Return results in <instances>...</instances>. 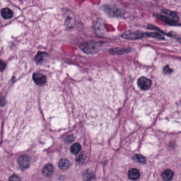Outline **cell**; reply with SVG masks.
Returning a JSON list of instances; mask_svg holds the SVG:
<instances>
[{
    "label": "cell",
    "instance_id": "obj_1",
    "mask_svg": "<svg viewBox=\"0 0 181 181\" xmlns=\"http://www.w3.org/2000/svg\"><path fill=\"white\" fill-rule=\"evenodd\" d=\"M122 37L125 39L136 40L145 37H153L160 40L164 39L162 34L157 32H144L139 31L128 30L124 32Z\"/></svg>",
    "mask_w": 181,
    "mask_h": 181
},
{
    "label": "cell",
    "instance_id": "obj_2",
    "mask_svg": "<svg viewBox=\"0 0 181 181\" xmlns=\"http://www.w3.org/2000/svg\"><path fill=\"white\" fill-rule=\"evenodd\" d=\"M105 12L109 15L114 16H123L125 13L124 10L118 5H109L104 7Z\"/></svg>",
    "mask_w": 181,
    "mask_h": 181
},
{
    "label": "cell",
    "instance_id": "obj_3",
    "mask_svg": "<svg viewBox=\"0 0 181 181\" xmlns=\"http://www.w3.org/2000/svg\"><path fill=\"white\" fill-rule=\"evenodd\" d=\"M137 83L140 89L146 90H149L152 84V82L149 78L142 76L138 79Z\"/></svg>",
    "mask_w": 181,
    "mask_h": 181
},
{
    "label": "cell",
    "instance_id": "obj_4",
    "mask_svg": "<svg viewBox=\"0 0 181 181\" xmlns=\"http://www.w3.org/2000/svg\"><path fill=\"white\" fill-rule=\"evenodd\" d=\"M98 44L94 41H90L84 43L80 46V48L87 53H92L95 50Z\"/></svg>",
    "mask_w": 181,
    "mask_h": 181
},
{
    "label": "cell",
    "instance_id": "obj_5",
    "mask_svg": "<svg viewBox=\"0 0 181 181\" xmlns=\"http://www.w3.org/2000/svg\"><path fill=\"white\" fill-rule=\"evenodd\" d=\"M33 80L35 83L39 86H43L47 82V79L45 75L40 73H35L32 76Z\"/></svg>",
    "mask_w": 181,
    "mask_h": 181
},
{
    "label": "cell",
    "instance_id": "obj_6",
    "mask_svg": "<svg viewBox=\"0 0 181 181\" xmlns=\"http://www.w3.org/2000/svg\"><path fill=\"white\" fill-rule=\"evenodd\" d=\"M18 162L20 169H27L30 165V158L27 155L20 156L18 159Z\"/></svg>",
    "mask_w": 181,
    "mask_h": 181
},
{
    "label": "cell",
    "instance_id": "obj_7",
    "mask_svg": "<svg viewBox=\"0 0 181 181\" xmlns=\"http://www.w3.org/2000/svg\"><path fill=\"white\" fill-rule=\"evenodd\" d=\"M154 16H156L157 18H158V19L162 20L163 22H165L166 24L169 25H180V23H179L178 21H174L172 19L169 18L168 17L166 16H163V15H159V14H154Z\"/></svg>",
    "mask_w": 181,
    "mask_h": 181
},
{
    "label": "cell",
    "instance_id": "obj_8",
    "mask_svg": "<svg viewBox=\"0 0 181 181\" xmlns=\"http://www.w3.org/2000/svg\"><path fill=\"white\" fill-rule=\"evenodd\" d=\"M131 49L129 48H113L109 51L110 53L113 55H122L130 53Z\"/></svg>",
    "mask_w": 181,
    "mask_h": 181
},
{
    "label": "cell",
    "instance_id": "obj_9",
    "mask_svg": "<svg viewBox=\"0 0 181 181\" xmlns=\"http://www.w3.org/2000/svg\"><path fill=\"white\" fill-rule=\"evenodd\" d=\"M140 172L137 169L133 168L128 171L127 176L131 180H137L140 177Z\"/></svg>",
    "mask_w": 181,
    "mask_h": 181
},
{
    "label": "cell",
    "instance_id": "obj_10",
    "mask_svg": "<svg viewBox=\"0 0 181 181\" xmlns=\"http://www.w3.org/2000/svg\"><path fill=\"white\" fill-rule=\"evenodd\" d=\"M162 14L163 16H166L176 21H178L179 19L178 14L172 11L171 10H165L162 12Z\"/></svg>",
    "mask_w": 181,
    "mask_h": 181
},
{
    "label": "cell",
    "instance_id": "obj_11",
    "mask_svg": "<svg viewBox=\"0 0 181 181\" xmlns=\"http://www.w3.org/2000/svg\"><path fill=\"white\" fill-rule=\"evenodd\" d=\"M53 171H54V167L53 165L51 164H47L45 166L43 169L42 173H43V174L44 175L45 177L50 178L53 175Z\"/></svg>",
    "mask_w": 181,
    "mask_h": 181
},
{
    "label": "cell",
    "instance_id": "obj_12",
    "mask_svg": "<svg viewBox=\"0 0 181 181\" xmlns=\"http://www.w3.org/2000/svg\"><path fill=\"white\" fill-rule=\"evenodd\" d=\"M174 176V173L172 170L169 169H167L162 172V179L165 181H171Z\"/></svg>",
    "mask_w": 181,
    "mask_h": 181
},
{
    "label": "cell",
    "instance_id": "obj_13",
    "mask_svg": "<svg viewBox=\"0 0 181 181\" xmlns=\"http://www.w3.org/2000/svg\"><path fill=\"white\" fill-rule=\"evenodd\" d=\"M1 15L4 19H10L13 16L12 11L9 8H4L1 10Z\"/></svg>",
    "mask_w": 181,
    "mask_h": 181
},
{
    "label": "cell",
    "instance_id": "obj_14",
    "mask_svg": "<svg viewBox=\"0 0 181 181\" xmlns=\"http://www.w3.org/2000/svg\"><path fill=\"white\" fill-rule=\"evenodd\" d=\"M70 162L67 159H62L58 163V166L62 170H66L69 167Z\"/></svg>",
    "mask_w": 181,
    "mask_h": 181
},
{
    "label": "cell",
    "instance_id": "obj_15",
    "mask_svg": "<svg viewBox=\"0 0 181 181\" xmlns=\"http://www.w3.org/2000/svg\"><path fill=\"white\" fill-rule=\"evenodd\" d=\"M81 149V145L79 143H75L70 148V151L73 154L76 155L79 153Z\"/></svg>",
    "mask_w": 181,
    "mask_h": 181
},
{
    "label": "cell",
    "instance_id": "obj_16",
    "mask_svg": "<svg viewBox=\"0 0 181 181\" xmlns=\"http://www.w3.org/2000/svg\"><path fill=\"white\" fill-rule=\"evenodd\" d=\"M75 22V18L74 16L72 13L69 12L68 13V15L67 16V20L65 23L68 26H72L73 24V23Z\"/></svg>",
    "mask_w": 181,
    "mask_h": 181
},
{
    "label": "cell",
    "instance_id": "obj_17",
    "mask_svg": "<svg viewBox=\"0 0 181 181\" xmlns=\"http://www.w3.org/2000/svg\"><path fill=\"white\" fill-rule=\"evenodd\" d=\"M134 158L142 164H145L146 162V158L143 156H141L140 155H138V154L135 155L134 156Z\"/></svg>",
    "mask_w": 181,
    "mask_h": 181
},
{
    "label": "cell",
    "instance_id": "obj_18",
    "mask_svg": "<svg viewBox=\"0 0 181 181\" xmlns=\"http://www.w3.org/2000/svg\"><path fill=\"white\" fill-rule=\"evenodd\" d=\"M44 55H45V53H41V52L38 53L35 57V60L36 61V62H41L43 60Z\"/></svg>",
    "mask_w": 181,
    "mask_h": 181
},
{
    "label": "cell",
    "instance_id": "obj_19",
    "mask_svg": "<svg viewBox=\"0 0 181 181\" xmlns=\"http://www.w3.org/2000/svg\"><path fill=\"white\" fill-rule=\"evenodd\" d=\"M9 181H21V180L18 176L13 175L10 178Z\"/></svg>",
    "mask_w": 181,
    "mask_h": 181
},
{
    "label": "cell",
    "instance_id": "obj_20",
    "mask_svg": "<svg viewBox=\"0 0 181 181\" xmlns=\"http://www.w3.org/2000/svg\"><path fill=\"white\" fill-rule=\"evenodd\" d=\"M85 156L83 155H80L79 156V157L78 158L77 161H78V162H79L80 163H83V162H84V161H85Z\"/></svg>",
    "mask_w": 181,
    "mask_h": 181
},
{
    "label": "cell",
    "instance_id": "obj_21",
    "mask_svg": "<svg viewBox=\"0 0 181 181\" xmlns=\"http://www.w3.org/2000/svg\"><path fill=\"white\" fill-rule=\"evenodd\" d=\"M163 71L165 74H169L171 72H172V69L169 67V66H166L165 67H164Z\"/></svg>",
    "mask_w": 181,
    "mask_h": 181
},
{
    "label": "cell",
    "instance_id": "obj_22",
    "mask_svg": "<svg viewBox=\"0 0 181 181\" xmlns=\"http://www.w3.org/2000/svg\"><path fill=\"white\" fill-rule=\"evenodd\" d=\"M178 40L180 43H181V38H178Z\"/></svg>",
    "mask_w": 181,
    "mask_h": 181
}]
</instances>
